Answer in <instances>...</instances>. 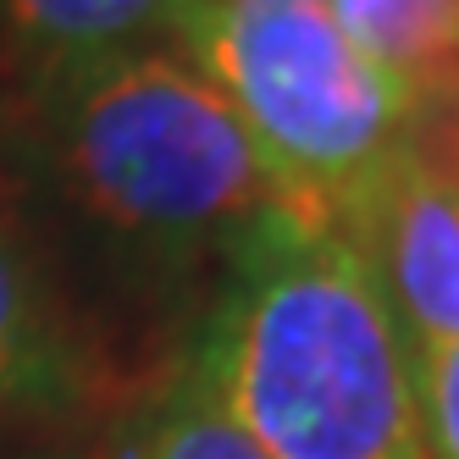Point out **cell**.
I'll use <instances>...</instances> for the list:
<instances>
[{
    "mask_svg": "<svg viewBox=\"0 0 459 459\" xmlns=\"http://www.w3.org/2000/svg\"><path fill=\"white\" fill-rule=\"evenodd\" d=\"M338 233L371 266L410 354L459 343V183L420 172L399 150Z\"/></svg>",
    "mask_w": 459,
    "mask_h": 459,
    "instance_id": "4",
    "label": "cell"
},
{
    "mask_svg": "<svg viewBox=\"0 0 459 459\" xmlns=\"http://www.w3.org/2000/svg\"><path fill=\"white\" fill-rule=\"evenodd\" d=\"M61 387H67V354H61L56 321L0 221V399L45 404L61 399Z\"/></svg>",
    "mask_w": 459,
    "mask_h": 459,
    "instance_id": "7",
    "label": "cell"
},
{
    "mask_svg": "<svg viewBox=\"0 0 459 459\" xmlns=\"http://www.w3.org/2000/svg\"><path fill=\"white\" fill-rule=\"evenodd\" d=\"M117 459H272V454L211 399L200 377H188L127 432Z\"/></svg>",
    "mask_w": 459,
    "mask_h": 459,
    "instance_id": "8",
    "label": "cell"
},
{
    "mask_svg": "<svg viewBox=\"0 0 459 459\" xmlns=\"http://www.w3.org/2000/svg\"><path fill=\"white\" fill-rule=\"evenodd\" d=\"M415 393L426 459H459V343L415 354Z\"/></svg>",
    "mask_w": 459,
    "mask_h": 459,
    "instance_id": "9",
    "label": "cell"
},
{
    "mask_svg": "<svg viewBox=\"0 0 459 459\" xmlns=\"http://www.w3.org/2000/svg\"><path fill=\"white\" fill-rule=\"evenodd\" d=\"M194 377L272 459H426L415 354L371 266L282 211L244 233Z\"/></svg>",
    "mask_w": 459,
    "mask_h": 459,
    "instance_id": "1",
    "label": "cell"
},
{
    "mask_svg": "<svg viewBox=\"0 0 459 459\" xmlns=\"http://www.w3.org/2000/svg\"><path fill=\"white\" fill-rule=\"evenodd\" d=\"M178 34L266 160L277 211L338 233L404 144L410 89L343 34L326 0H194Z\"/></svg>",
    "mask_w": 459,
    "mask_h": 459,
    "instance_id": "2",
    "label": "cell"
},
{
    "mask_svg": "<svg viewBox=\"0 0 459 459\" xmlns=\"http://www.w3.org/2000/svg\"><path fill=\"white\" fill-rule=\"evenodd\" d=\"M194 0H0L12 39L50 73H89L111 56H127L139 34L172 28Z\"/></svg>",
    "mask_w": 459,
    "mask_h": 459,
    "instance_id": "5",
    "label": "cell"
},
{
    "mask_svg": "<svg viewBox=\"0 0 459 459\" xmlns=\"http://www.w3.org/2000/svg\"><path fill=\"white\" fill-rule=\"evenodd\" d=\"M61 155L78 200L134 238L249 233L277 211L244 122L183 56L127 50L78 73Z\"/></svg>",
    "mask_w": 459,
    "mask_h": 459,
    "instance_id": "3",
    "label": "cell"
},
{
    "mask_svg": "<svg viewBox=\"0 0 459 459\" xmlns=\"http://www.w3.org/2000/svg\"><path fill=\"white\" fill-rule=\"evenodd\" d=\"M338 28L410 94L459 50V0H326Z\"/></svg>",
    "mask_w": 459,
    "mask_h": 459,
    "instance_id": "6",
    "label": "cell"
}]
</instances>
